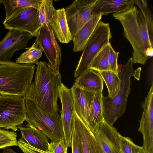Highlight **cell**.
<instances>
[{
	"mask_svg": "<svg viewBox=\"0 0 153 153\" xmlns=\"http://www.w3.org/2000/svg\"><path fill=\"white\" fill-rule=\"evenodd\" d=\"M3 149V152L1 153H17L10 147L4 148Z\"/></svg>",
	"mask_w": 153,
	"mask_h": 153,
	"instance_id": "cell-34",
	"label": "cell"
},
{
	"mask_svg": "<svg viewBox=\"0 0 153 153\" xmlns=\"http://www.w3.org/2000/svg\"><path fill=\"white\" fill-rule=\"evenodd\" d=\"M27 49L17 59L16 62L21 64L37 65L39 60L42 56L43 50L36 40L31 47Z\"/></svg>",
	"mask_w": 153,
	"mask_h": 153,
	"instance_id": "cell-22",
	"label": "cell"
},
{
	"mask_svg": "<svg viewBox=\"0 0 153 153\" xmlns=\"http://www.w3.org/2000/svg\"><path fill=\"white\" fill-rule=\"evenodd\" d=\"M98 72L106 84L108 91V97L113 98L120 89V80L119 74L111 71Z\"/></svg>",
	"mask_w": 153,
	"mask_h": 153,
	"instance_id": "cell-23",
	"label": "cell"
},
{
	"mask_svg": "<svg viewBox=\"0 0 153 153\" xmlns=\"http://www.w3.org/2000/svg\"><path fill=\"white\" fill-rule=\"evenodd\" d=\"M17 136L15 131L0 128V149L18 146Z\"/></svg>",
	"mask_w": 153,
	"mask_h": 153,
	"instance_id": "cell-29",
	"label": "cell"
},
{
	"mask_svg": "<svg viewBox=\"0 0 153 153\" xmlns=\"http://www.w3.org/2000/svg\"><path fill=\"white\" fill-rule=\"evenodd\" d=\"M26 120L50 140L56 143L65 140L61 116L58 113L49 114L32 102L25 100Z\"/></svg>",
	"mask_w": 153,
	"mask_h": 153,
	"instance_id": "cell-5",
	"label": "cell"
},
{
	"mask_svg": "<svg viewBox=\"0 0 153 153\" xmlns=\"http://www.w3.org/2000/svg\"><path fill=\"white\" fill-rule=\"evenodd\" d=\"M113 17L123 25V34L133 48V63L145 64L153 55V44L150 42L143 15L134 5L126 11L114 13Z\"/></svg>",
	"mask_w": 153,
	"mask_h": 153,
	"instance_id": "cell-2",
	"label": "cell"
},
{
	"mask_svg": "<svg viewBox=\"0 0 153 153\" xmlns=\"http://www.w3.org/2000/svg\"><path fill=\"white\" fill-rule=\"evenodd\" d=\"M134 4L139 7L143 15L150 40L151 43L153 44V16L148 7L147 1L144 0H134Z\"/></svg>",
	"mask_w": 153,
	"mask_h": 153,
	"instance_id": "cell-27",
	"label": "cell"
},
{
	"mask_svg": "<svg viewBox=\"0 0 153 153\" xmlns=\"http://www.w3.org/2000/svg\"><path fill=\"white\" fill-rule=\"evenodd\" d=\"M102 15H93L90 19L78 31L73 38V51L76 52L83 51L88 39L96 26L100 21Z\"/></svg>",
	"mask_w": 153,
	"mask_h": 153,
	"instance_id": "cell-20",
	"label": "cell"
},
{
	"mask_svg": "<svg viewBox=\"0 0 153 153\" xmlns=\"http://www.w3.org/2000/svg\"><path fill=\"white\" fill-rule=\"evenodd\" d=\"M89 114L88 126L93 133L104 120L102 102V92L84 90Z\"/></svg>",
	"mask_w": 153,
	"mask_h": 153,
	"instance_id": "cell-14",
	"label": "cell"
},
{
	"mask_svg": "<svg viewBox=\"0 0 153 153\" xmlns=\"http://www.w3.org/2000/svg\"><path fill=\"white\" fill-rule=\"evenodd\" d=\"M71 147L72 153H83L80 140L74 128L72 135Z\"/></svg>",
	"mask_w": 153,
	"mask_h": 153,
	"instance_id": "cell-33",
	"label": "cell"
},
{
	"mask_svg": "<svg viewBox=\"0 0 153 153\" xmlns=\"http://www.w3.org/2000/svg\"><path fill=\"white\" fill-rule=\"evenodd\" d=\"M59 97L62 105L60 110L65 136V142L67 147H71L74 126L75 110L71 89L62 83L59 89Z\"/></svg>",
	"mask_w": 153,
	"mask_h": 153,
	"instance_id": "cell-11",
	"label": "cell"
},
{
	"mask_svg": "<svg viewBox=\"0 0 153 153\" xmlns=\"http://www.w3.org/2000/svg\"><path fill=\"white\" fill-rule=\"evenodd\" d=\"M53 4L52 0H41L37 9L41 25L49 24L55 16L56 10Z\"/></svg>",
	"mask_w": 153,
	"mask_h": 153,
	"instance_id": "cell-25",
	"label": "cell"
},
{
	"mask_svg": "<svg viewBox=\"0 0 153 153\" xmlns=\"http://www.w3.org/2000/svg\"><path fill=\"white\" fill-rule=\"evenodd\" d=\"M74 84L84 90L102 92L103 80L98 71L88 69L79 75Z\"/></svg>",
	"mask_w": 153,
	"mask_h": 153,
	"instance_id": "cell-18",
	"label": "cell"
},
{
	"mask_svg": "<svg viewBox=\"0 0 153 153\" xmlns=\"http://www.w3.org/2000/svg\"><path fill=\"white\" fill-rule=\"evenodd\" d=\"M112 37L109 23L100 21L87 42L74 72L76 77L88 69L94 57Z\"/></svg>",
	"mask_w": 153,
	"mask_h": 153,
	"instance_id": "cell-6",
	"label": "cell"
},
{
	"mask_svg": "<svg viewBox=\"0 0 153 153\" xmlns=\"http://www.w3.org/2000/svg\"><path fill=\"white\" fill-rule=\"evenodd\" d=\"M103 153H119L120 151L119 133L104 120L93 133Z\"/></svg>",
	"mask_w": 153,
	"mask_h": 153,
	"instance_id": "cell-13",
	"label": "cell"
},
{
	"mask_svg": "<svg viewBox=\"0 0 153 153\" xmlns=\"http://www.w3.org/2000/svg\"><path fill=\"white\" fill-rule=\"evenodd\" d=\"M71 89L72 93L75 111L85 124L88 126L89 114L84 90L74 84Z\"/></svg>",
	"mask_w": 153,
	"mask_h": 153,
	"instance_id": "cell-21",
	"label": "cell"
},
{
	"mask_svg": "<svg viewBox=\"0 0 153 153\" xmlns=\"http://www.w3.org/2000/svg\"><path fill=\"white\" fill-rule=\"evenodd\" d=\"M119 52H116L111 46L110 48L108 56V61L111 70L119 74L117 59Z\"/></svg>",
	"mask_w": 153,
	"mask_h": 153,
	"instance_id": "cell-31",
	"label": "cell"
},
{
	"mask_svg": "<svg viewBox=\"0 0 153 153\" xmlns=\"http://www.w3.org/2000/svg\"><path fill=\"white\" fill-rule=\"evenodd\" d=\"M132 57L124 65L119 74L120 80V89L113 98L108 96L102 97L104 119L110 125L113 126L115 122L125 113L128 97L131 91L130 78L133 76L140 79L141 68L134 70Z\"/></svg>",
	"mask_w": 153,
	"mask_h": 153,
	"instance_id": "cell-4",
	"label": "cell"
},
{
	"mask_svg": "<svg viewBox=\"0 0 153 153\" xmlns=\"http://www.w3.org/2000/svg\"><path fill=\"white\" fill-rule=\"evenodd\" d=\"M67 147L65 140L56 143L51 142L49 144L48 151L52 153H67Z\"/></svg>",
	"mask_w": 153,
	"mask_h": 153,
	"instance_id": "cell-32",
	"label": "cell"
},
{
	"mask_svg": "<svg viewBox=\"0 0 153 153\" xmlns=\"http://www.w3.org/2000/svg\"><path fill=\"white\" fill-rule=\"evenodd\" d=\"M120 147L122 153H145L143 146L135 145L129 137H124L120 133Z\"/></svg>",
	"mask_w": 153,
	"mask_h": 153,
	"instance_id": "cell-28",
	"label": "cell"
},
{
	"mask_svg": "<svg viewBox=\"0 0 153 153\" xmlns=\"http://www.w3.org/2000/svg\"><path fill=\"white\" fill-rule=\"evenodd\" d=\"M36 37L48 60V64L55 71L59 72L61 50L49 25H42Z\"/></svg>",
	"mask_w": 153,
	"mask_h": 153,
	"instance_id": "cell-10",
	"label": "cell"
},
{
	"mask_svg": "<svg viewBox=\"0 0 153 153\" xmlns=\"http://www.w3.org/2000/svg\"><path fill=\"white\" fill-rule=\"evenodd\" d=\"M36 68L34 81L27 90L25 99L49 114L58 113L57 100L62 83L61 75L45 62H39Z\"/></svg>",
	"mask_w": 153,
	"mask_h": 153,
	"instance_id": "cell-1",
	"label": "cell"
},
{
	"mask_svg": "<svg viewBox=\"0 0 153 153\" xmlns=\"http://www.w3.org/2000/svg\"><path fill=\"white\" fill-rule=\"evenodd\" d=\"M33 36L27 32L9 30L0 42V60L10 61L16 51L26 48L29 40Z\"/></svg>",
	"mask_w": 153,
	"mask_h": 153,
	"instance_id": "cell-12",
	"label": "cell"
},
{
	"mask_svg": "<svg viewBox=\"0 0 153 153\" xmlns=\"http://www.w3.org/2000/svg\"><path fill=\"white\" fill-rule=\"evenodd\" d=\"M134 0H97L91 15L107 16L111 13H120L128 10L134 4Z\"/></svg>",
	"mask_w": 153,
	"mask_h": 153,
	"instance_id": "cell-17",
	"label": "cell"
},
{
	"mask_svg": "<svg viewBox=\"0 0 153 153\" xmlns=\"http://www.w3.org/2000/svg\"><path fill=\"white\" fill-rule=\"evenodd\" d=\"M111 43L105 46L94 57L89 65L88 69L99 71H111L108 61Z\"/></svg>",
	"mask_w": 153,
	"mask_h": 153,
	"instance_id": "cell-24",
	"label": "cell"
},
{
	"mask_svg": "<svg viewBox=\"0 0 153 153\" xmlns=\"http://www.w3.org/2000/svg\"><path fill=\"white\" fill-rule=\"evenodd\" d=\"M17 144L18 146L24 153H52L34 148L27 143L22 138L18 139Z\"/></svg>",
	"mask_w": 153,
	"mask_h": 153,
	"instance_id": "cell-30",
	"label": "cell"
},
{
	"mask_svg": "<svg viewBox=\"0 0 153 153\" xmlns=\"http://www.w3.org/2000/svg\"><path fill=\"white\" fill-rule=\"evenodd\" d=\"M119 153H122V152L121 151H120Z\"/></svg>",
	"mask_w": 153,
	"mask_h": 153,
	"instance_id": "cell-36",
	"label": "cell"
},
{
	"mask_svg": "<svg viewBox=\"0 0 153 153\" xmlns=\"http://www.w3.org/2000/svg\"><path fill=\"white\" fill-rule=\"evenodd\" d=\"M97 0H75L65 8L67 22L73 38L90 19Z\"/></svg>",
	"mask_w": 153,
	"mask_h": 153,
	"instance_id": "cell-9",
	"label": "cell"
},
{
	"mask_svg": "<svg viewBox=\"0 0 153 153\" xmlns=\"http://www.w3.org/2000/svg\"><path fill=\"white\" fill-rule=\"evenodd\" d=\"M36 68L32 64L0 60V95L25 97Z\"/></svg>",
	"mask_w": 153,
	"mask_h": 153,
	"instance_id": "cell-3",
	"label": "cell"
},
{
	"mask_svg": "<svg viewBox=\"0 0 153 153\" xmlns=\"http://www.w3.org/2000/svg\"><path fill=\"white\" fill-rule=\"evenodd\" d=\"M3 24L5 29L27 32L35 37L42 26L38 9L31 7L16 8Z\"/></svg>",
	"mask_w": 153,
	"mask_h": 153,
	"instance_id": "cell-8",
	"label": "cell"
},
{
	"mask_svg": "<svg viewBox=\"0 0 153 153\" xmlns=\"http://www.w3.org/2000/svg\"><path fill=\"white\" fill-rule=\"evenodd\" d=\"M22 138L30 145L44 151H48V137L31 124L27 123L17 126Z\"/></svg>",
	"mask_w": 153,
	"mask_h": 153,
	"instance_id": "cell-16",
	"label": "cell"
},
{
	"mask_svg": "<svg viewBox=\"0 0 153 153\" xmlns=\"http://www.w3.org/2000/svg\"><path fill=\"white\" fill-rule=\"evenodd\" d=\"M1 1H0V6L1 4Z\"/></svg>",
	"mask_w": 153,
	"mask_h": 153,
	"instance_id": "cell-35",
	"label": "cell"
},
{
	"mask_svg": "<svg viewBox=\"0 0 153 153\" xmlns=\"http://www.w3.org/2000/svg\"><path fill=\"white\" fill-rule=\"evenodd\" d=\"M25 97L0 95V128L13 131L26 120Z\"/></svg>",
	"mask_w": 153,
	"mask_h": 153,
	"instance_id": "cell-7",
	"label": "cell"
},
{
	"mask_svg": "<svg viewBox=\"0 0 153 153\" xmlns=\"http://www.w3.org/2000/svg\"><path fill=\"white\" fill-rule=\"evenodd\" d=\"M54 35L60 42L68 43L72 40L67 21L65 8L56 10V14L49 24Z\"/></svg>",
	"mask_w": 153,
	"mask_h": 153,
	"instance_id": "cell-19",
	"label": "cell"
},
{
	"mask_svg": "<svg viewBox=\"0 0 153 153\" xmlns=\"http://www.w3.org/2000/svg\"><path fill=\"white\" fill-rule=\"evenodd\" d=\"M74 128L80 140L83 153H103L93 134L76 112Z\"/></svg>",
	"mask_w": 153,
	"mask_h": 153,
	"instance_id": "cell-15",
	"label": "cell"
},
{
	"mask_svg": "<svg viewBox=\"0 0 153 153\" xmlns=\"http://www.w3.org/2000/svg\"><path fill=\"white\" fill-rule=\"evenodd\" d=\"M5 7L6 16L7 19L13 13L16 8L25 7H31L38 9L41 0H0Z\"/></svg>",
	"mask_w": 153,
	"mask_h": 153,
	"instance_id": "cell-26",
	"label": "cell"
}]
</instances>
